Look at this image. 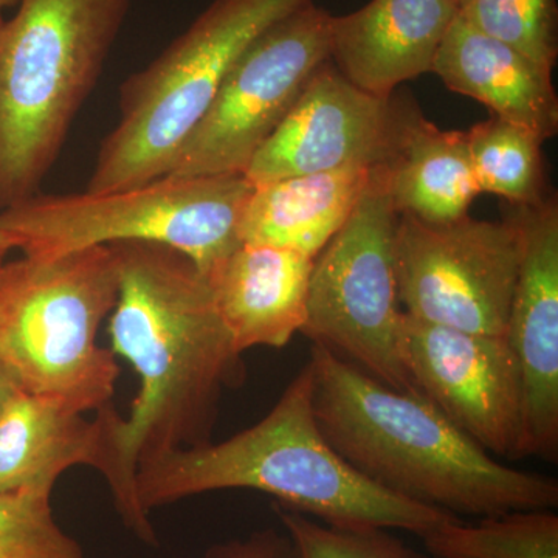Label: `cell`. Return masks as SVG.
Segmentation results:
<instances>
[{"instance_id":"ac0fdd59","label":"cell","mask_w":558,"mask_h":558,"mask_svg":"<svg viewBox=\"0 0 558 558\" xmlns=\"http://www.w3.org/2000/svg\"><path fill=\"white\" fill-rule=\"evenodd\" d=\"M373 170L344 168L256 185L242 213L241 242L317 258L354 211Z\"/></svg>"},{"instance_id":"44dd1931","label":"cell","mask_w":558,"mask_h":558,"mask_svg":"<svg viewBox=\"0 0 558 558\" xmlns=\"http://www.w3.org/2000/svg\"><path fill=\"white\" fill-rule=\"evenodd\" d=\"M480 193L497 194L519 207L546 199L542 145L535 132L492 116L465 132Z\"/></svg>"},{"instance_id":"e0dca14e","label":"cell","mask_w":558,"mask_h":558,"mask_svg":"<svg viewBox=\"0 0 558 558\" xmlns=\"http://www.w3.org/2000/svg\"><path fill=\"white\" fill-rule=\"evenodd\" d=\"M100 417H84L61 400L16 391L0 409V495L53 492L75 465L100 470Z\"/></svg>"},{"instance_id":"cb8c5ba5","label":"cell","mask_w":558,"mask_h":558,"mask_svg":"<svg viewBox=\"0 0 558 558\" xmlns=\"http://www.w3.org/2000/svg\"><path fill=\"white\" fill-rule=\"evenodd\" d=\"M49 492L0 495V558H84L57 523Z\"/></svg>"},{"instance_id":"9c48e42d","label":"cell","mask_w":558,"mask_h":558,"mask_svg":"<svg viewBox=\"0 0 558 558\" xmlns=\"http://www.w3.org/2000/svg\"><path fill=\"white\" fill-rule=\"evenodd\" d=\"M332 17L307 0L252 40L183 143L170 174H244L312 75L330 60Z\"/></svg>"},{"instance_id":"9a60e30c","label":"cell","mask_w":558,"mask_h":558,"mask_svg":"<svg viewBox=\"0 0 558 558\" xmlns=\"http://www.w3.org/2000/svg\"><path fill=\"white\" fill-rule=\"evenodd\" d=\"M315 258L266 244H242L207 275L213 303L240 354L284 348L301 332Z\"/></svg>"},{"instance_id":"ffe728a7","label":"cell","mask_w":558,"mask_h":558,"mask_svg":"<svg viewBox=\"0 0 558 558\" xmlns=\"http://www.w3.org/2000/svg\"><path fill=\"white\" fill-rule=\"evenodd\" d=\"M432 558H558L553 509L513 510L476 523L450 519L422 535Z\"/></svg>"},{"instance_id":"7402d4cb","label":"cell","mask_w":558,"mask_h":558,"mask_svg":"<svg viewBox=\"0 0 558 558\" xmlns=\"http://www.w3.org/2000/svg\"><path fill=\"white\" fill-rule=\"evenodd\" d=\"M458 16L538 64L556 68L557 0H459Z\"/></svg>"},{"instance_id":"30bf717a","label":"cell","mask_w":558,"mask_h":558,"mask_svg":"<svg viewBox=\"0 0 558 558\" xmlns=\"http://www.w3.org/2000/svg\"><path fill=\"white\" fill-rule=\"evenodd\" d=\"M520 260L515 213L499 222L465 216L427 223L399 216V301L422 322L506 337Z\"/></svg>"},{"instance_id":"4fadbf2b","label":"cell","mask_w":558,"mask_h":558,"mask_svg":"<svg viewBox=\"0 0 558 558\" xmlns=\"http://www.w3.org/2000/svg\"><path fill=\"white\" fill-rule=\"evenodd\" d=\"M521 260L508 340L519 363L523 425L519 459L558 458V204L548 196L515 211Z\"/></svg>"},{"instance_id":"603a6c76","label":"cell","mask_w":558,"mask_h":558,"mask_svg":"<svg viewBox=\"0 0 558 558\" xmlns=\"http://www.w3.org/2000/svg\"><path fill=\"white\" fill-rule=\"evenodd\" d=\"M296 558H432L377 526H336L275 505Z\"/></svg>"},{"instance_id":"8992f818","label":"cell","mask_w":558,"mask_h":558,"mask_svg":"<svg viewBox=\"0 0 558 558\" xmlns=\"http://www.w3.org/2000/svg\"><path fill=\"white\" fill-rule=\"evenodd\" d=\"M307 0H213L120 89V120L102 140L87 193L170 174L175 157L250 43Z\"/></svg>"},{"instance_id":"8fae6325","label":"cell","mask_w":558,"mask_h":558,"mask_svg":"<svg viewBox=\"0 0 558 558\" xmlns=\"http://www.w3.org/2000/svg\"><path fill=\"white\" fill-rule=\"evenodd\" d=\"M400 357L414 389L492 457L519 459L523 389L506 337L433 325L403 312Z\"/></svg>"},{"instance_id":"2e32d148","label":"cell","mask_w":558,"mask_h":558,"mask_svg":"<svg viewBox=\"0 0 558 558\" xmlns=\"http://www.w3.org/2000/svg\"><path fill=\"white\" fill-rule=\"evenodd\" d=\"M432 73L450 90L486 105L492 116L526 128L539 138L556 137L558 97L553 69L461 17H454L444 36Z\"/></svg>"},{"instance_id":"7c38bea8","label":"cell","mask_w":558,"mask_h":558,"mask_svg":"<svg viewBox=\"0 0 558 558\" xmlns=\"http://www.w3.org/2000/svg\"><path fill=\"white\" fill-rule=\"evenodd\" d=\"M410 105L359 89L332 61L312 75L244 175L253 186L295 175L388 165Z\"/></svg>"},{"instance_id":"ba28073f","label":"cell","mask_w":558,"mask_h":558,"mask_svg":"<svg viewBox=\"0 0 558 558\" xmlns=\"http://www.w3.org/2000/svg\"><path fill=\"white\" fill-rule=\"evenodd\" d=\"M399 215L385 165L314 260L301 333L398 391H416L400 357Z\"/></svg>"},{"instance_id":"484cf974","label":"cell","mask_w":558,"mask_h":558,"mask_svg":"<svg viewBox=\"0 0 558 558\" xmlns=\"http://www.w3.org/2000/svg\"><path fill=\"white\" fill-rule=\"evenodd\" d=\"M16 391H20V389H17L10 374L7 373V369L3 368L2 363H0V409H2L3 403Z\"/></svg>"},{"instance_id":"f1b7e54d","label":"cell","mask_w":558,"mask_h":558,"mask_svg":"<svg viewBox=\"0 0 558 558\" xmlns=\"http://www.w3.org/2000/svg\"><path fill=\"white\" fill-rule=\"evenodd\" d=\"M454 2L459 3V0H454Z\"/></svg>"},{"instance_id":"5b68a950","label":"cell","mask_w":558,"mask_h":558,"mask_svg":"<svg viewBox=\"0 0 558 558\" xmlns=\"http://www.w3.org/2000/svg\"><path fill=\"white\" fill-rule=\"evenodd\" d=\"M119 299L110 245L0 266V363L20 391L78 413L108 405L120 368L97 343Z\"/></svg>"},{"instance_id":"6da1fadb","label":"cell","mask_w":558,"mask_h":558,"mask_svg":"<svg viewBox=\"0 0 558 558\" xmlns=\"http://www.w3.org/2000/svg\"><path fill=\"white\" fill-rule=\"evenodd\" d=\"M119 299L109 323L110 351L130 360L140 377L130 416L97 410L102 462L124 524L156 543L135 495L143 462L209 442L220 395L244 377L242 354L220 322L207 278L179 250L156 242H117Z\"/></svg>"},{"instance_id":"3957f363","label":"cell","mask_w":558,"mask_h":558,"mask_svg":"<svg viewBox=\"0 0 558 558\" xmlns=\"http://www.w3.org/2000/svg\"><path fill=\"white\" fill-rule=\"evenodd\" d=\"M312 389L307 362L258 424L222 442L172 450L140 464V508L149 515L153 509L194 495L250 488L336 526L399 529L422 537L457 519L396 497L347 464L318 427Z\"/></svg>"},{"instance_id":"d4e9b609","label":"cell","mask_w":558,"mask_h":558,"mask_svg":"<svg viewBox=\"0 0 558 558\" xmlns=\"http://www.w3.org/2000/svg\"><path fill=\"white\" fill-rule=\"evenodd\" d=\"M205 558H296L289 535L274 529L255 532L244 539H231L209 548Z\"/></svg>"},{"instance_id":"83f0119b","label":"cell","mask_w":558,"mask_h":558,"mask_svg":"<svg viewBox=\"0 0 558 558\" xmlns=\"http://www.w3.org/2000/svg\"><path fill=\"white\" fill-rule=\"evenodd\" d=\"M20 0H0V21L3 20V14L11 9H16Z\"/></svg>"},{"instance_id":"7a4b0ae2","label":"cell","mask_w":558,"mask_h":558,"mask_svg":"<svg viewBox=\"0 0 558 558\" xmlns=\"http://www.w3.org/2000/svg\"><path fill=\"white\" fill-rule=\"evenodd\" d=\"M310 363L323 436L376 486L459 519L557 508L556 480L502 464L421 392L389 388L319 344Z\"/></svg>"},{"instance_id":"52a82bcc","label":"cell","mask_w":558,"mask_h":558,"mask_svg":"<svg viewBox=\"0 0 558 558\" xmlns=\"http://www.w3.org/2000/svg\"><path fill=\"white\" fill-rule=\"evenodd\" d=\"M253 189L244 174H168L112 193L39 191L0 211V229L27 258H57L117 242H156L189 256L207 277L242 244L240 223Z\"/></svg>"},{"instance_id":"4316f807","label":"cell","mask_w":558,"mask_h":558,"mask_svg":"<svg viewBox=\"0 0 558 558\" xmlns=\"http://www.w3.org/2000/svg\"><path fill=\"white\" fill-rule=\"evenodd\" d=\"M11 250H14L13 242L7 236L5 231L0 229V266L7 263V256H9Z\"/></svg>"},{"instance_id":"277c9868","label":"cell","mask_w":558,"mask_h":558,"mask_svg":"<svg viewBox=\"0 0 558 558\" xmlns=\"http://www.w3.org/2000/svg\"><path fill=\"white\" fill-rule=\"evenodd\" d=\"M131 0H20L0 21V211L39 193Z\"/></svg>"},{"instance_id":"5bb4252c","label":"cell","mask_w":558,"mask_h":558,"mask_svg":"<svg viewBox=\"0 0 558 558\" xmlns=\"http://www.w3.org/2000/svg\"><path fill=\"white\" fill-rule=\"evenodd\" d=\"M457 16L454 0H371L332 17L330 61L359 89L392 97L399 84L433 72Z\"/></svg>"},{"instance_id":"d6986e66","label":"cell","mask_w":558,"mask_h":558,"mask_svg":"<svg viewBox=\"0 0 558 558\" xmlns=\"http://www.w3.org/2000/svg\"><path fill=\"white\" fill-rule=\"evenodd\" d=\"M399 216L427 223L465 218L480 194L465 132L442 131L410 106L395 157L385 165Z\"/></svg>"}]
</instances>
